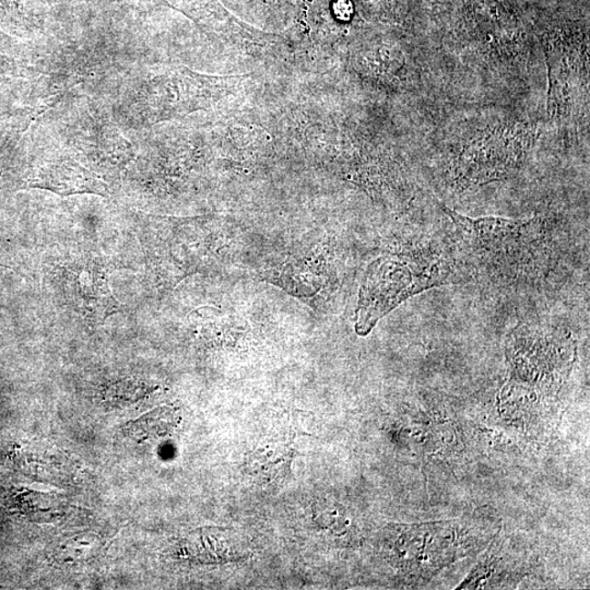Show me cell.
Instances as JSON below:
<instances>
[{
	"mask_svg": "<svg viewBox=\"0 0 590 590\" xmlns=\"http://www.w3.org/2000/svg\"><path fill=\"white\" fill-rule=\"evenodd\" d=\"M455 227L465 264L500 286H530L549 275L559 260L558 232L543 216L531 219L469 218L443 205Z\"/></svg>",
	"mask_w": 590,
	"mask_h": 590,
	"instance_id": "6da1fadb",
	"label": "cell"
},
{
	"mask_svg": "<svg viewBox=\"0 0 590 590\" xmlns=\"http://www.w3.org/2000/svg\"><path fill=\"white\" fill-rule=\"evenodd\" d=\"M455 261L434 243L417 242L367 267L355 310V332L365 336L405 300L454 282Z\"/></svg>",
	"mask_w": 590,
	"mask_h": 590,
	"instance_id": "7a4b0ae2",
	"label": "cell"
},
{
	"mask_svg": "<svg viewBox=\"0 0 590 590\" xmlns=\"http://www.w3.org/2000/svg\"><path fill=\"white\" fill-rule=\"evenodd\" d=\"M528 143V133L516 126L481 132L470 139L454 160L456 185L466 189L513 175L525 159Z\"/></svg>",
	"mask_w": 590,
	"mask_h": 590,
	"instance_id": "3957f363",
	"label": "cell"
},
{
	"mask_svg": "<svg viewBox=\"0 0 590 590\" xmlns=\"http://www.w3.org/2000/svg\"><path fill=\"white\" fill-rule=\"evenodd\" d=\"M549 69V113L562 127L588 118L587 43L549 38L544 44Z\"/></svg>",
	"mask_w": 590,
	"mask_h": 590,
	"instance_id": "277c9868",
	"label": "cell"
},
{
	"mask_svg": "<svg viewBox=\"0 0 590 590\" xmlns=\"http://www.w3.org/2000/svg\"><path fill=\"white\" fill-rule=\"evenodd\" d=\"M30 186L47 189L69 196L75 194H96L109 196V186L97 175L68 158L49 161L32 178Z\"/></svg>",
	"mask_w": 590,
	"mask_h": 590,
	"instance_id": "5b68a950",
	"label": "cell"
},
{
	"mask_svg": "<svg viewBox=\"0 0 590 590\" xmlns=\"http://www.w3.org/2000/svg\"><path fill=\"white\" fill-rule=\"evenodd\" d=\"M76 297L83 309L92 311V314L107 317L111 311L118 310V302L111 293L107 278L101 272L89 269H81L74 280Z\"/></svg>",
	"mask_w": 590,
	"mask_h": 590,
	"instance_id": "8992f818",
	"label": "cell"
},
{
	"mask_svg": "<svg viewBox=\"0 0 590 590\" xmlns=\"http://www.w3.org/2000/svg\"><path fill=\"white\" fill-rule=\"evenodd\" d=\"M230 543L232 538L226 532L204 528L188 537L185 550L191 558L211 564L236 558V548Z\"/></svg>",
	"mask_w": 590,
	"mask_h": 590,
	"instance_id": "52a82bcc",
	"label": "cell"
},
{
	"mask_svg": "<svg viewBox=\"0 0 590 590\" xmlns=\"http://www.w3.org/2000/svg\"><path fill=\"white\" fill-rule=\"evenodd\" d=\"M178 417L171 409L154 410L133 422L128 423L124 432L135 439H148L166 436L176 427Z\"/></svg>",
	"mask_w": 590,
	"mask_h": 590,
	"instance_id": "ba28073f",
	"label": "cell"
}]
</instances>
